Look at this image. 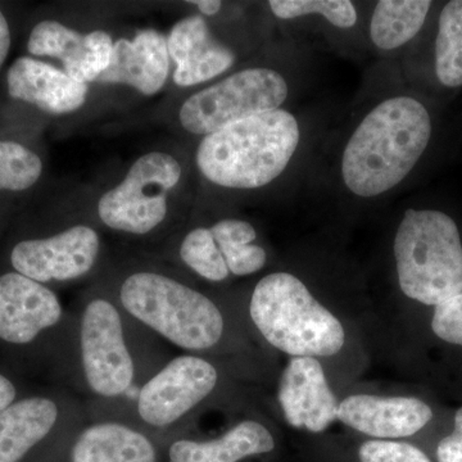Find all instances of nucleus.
Instances as JSON below:
<instances>
[{
	"mask_svg": "<svg viewBox=\"0 0 462 462\" xmlns=\"http://www.w3.org/2000/svg\"><path fill=\"white\" fill-rule=\"evenodd\" d=\"M189 3L196 5L203 16H215L223 8V3L218 2V0H194V2Z\"/></svg>",
	"mask_w": 462,
	"mask_h": 462,
	"instance_id": "2f4dec72",
	"label": "nucleus"
},
{
	"mask_svg": "<svg viewBox=\"0 0 462 462\" xmlns=\"http://www.w3.org/2000/svg\"><path fill=\"white\" fill-rule=\"evenodd\" d=\"M430 7V0H382L370 21L372 42L382 51L402 47L420 32Z\"/></svg>",
	"mask_w": 462,
	"mask_h": 462,
	"instance_id": "412c9836",
	"label": "nucleus"
},
{
	"mask_svg": "<svg viewBox=\"0 0 462 462\" xmlns=\"http://www.w3.org/2000/svg\"><path fill=\"white\" fill-rule=\"evenodd\" d=\"M182 167L165 152L139 157L124 180L103 194L98 215L109 229L144 236L165 221L167 197L181 180Z\"/></svg>",
	"mask_w": 462,
	"mask_h": 462,
	"instance_id": "0eeeda50",
	"label": "nucleus"
},
{
	"mask_svg": "<svg viewBox=\"0 0 462 462\" xmlns=\"http://www.w3.org/2000/svg\"><path fill=\"white\" fill-rule=\"evenodd\" d=\"M72 462H156L153 443L139 431L118 424L91 425L79 436Z\"/></svg>",
	"mask_w": 462,
	"mask_h": 462,
	"instance_id": "aec40b11",
	"label": "nucleus"
},
{
	"mask_svg": "<svg viewBox=\"0 0 462 462\" xmlns=\"http://www.w3.org/2000/svg\"><path fill=\"white\" fill-rule=\"evenodd\" d=\"M17 391L14 383L7 376L0 374V411L16 400Z\"/></svg>",
	"mask_w": 462,
	"mask_h": 462,
	"instance_id": "7c9ffc66",
	"label": "nucleus"
},
{
	"mask_svg": "<svg viewBox=\"0 0 462 462\" xmlns=\"http://www.w3.org/2000/svg\"><path fill=\"white\" fill-rule=\"evenodd\" d=\"M170 60L166 36L153 29L143 30L133 41L115 42L111 63L97 81L129 85L144 96H154L165 87Z\"/></svg>",
	"mask_w": 462,
	"mask_h": 462,
	"instance_id": "f3484780",
	"label": "nucleus"
},
{
	"mask_svg": "<svg viewBox=\"0 0 462 462\" xmlns=\"http://www.w3.org/2000/svg\"><path fill=\"white\" fill-rule=\"evenodd\" d=\"M300 141L297 118L285 109H275L205 136L197 149V166L218 187L258 189L285 171Z\"/></svg>",
	"mask_w": 462,
	"mask_h": 462,
	"instance_id": "f03ea898",
	"label": "nucleus"
},
{
	"mask_svg": "<svg viewBox=\"0 0 462 462\" xmlns=\"http://www.w3.org/2000/svg\"><path fill=\"white\" fill-rule=\"evenodd\" d=\"M214 365L196 356L173 358L148 380L138 396V412L151 427L166 428L193 410L217 384Z\"/></svg>",
	"mask_w": 462,
	"mask_h": 462,
	"instance_id": "1a4fd4ad",
	"label": "nucleus"
},
{
	"mask_svg": "<svg viewBox=\"0 0 462 462\" xmlns=\"http://www.w3.org/2000/svg\"><path fill=\"white\" fill-rule=\"evenodd\" d=\"M430 138V115L419 100H383L346 142L340 165L346 189L361 199L394 189L418 165Z\"/></svg>",
	"mask_w": 462,
	"mask_h": 462,
	"instance_id": "f257e3e1",
	"label": "nucleus"
},
{
	"mask_svg": "<svg viewBox=\"0 0 462 462\" xmlns=\"http://www.w3.org/2000/svg\"><path fill=\"white\" fill-rule=\"evenodd\" d=\"M182 263L206 281L224 282L229 269L211 229L197 227L185 236L180 245Z\"/></svg>",
	"mask_w": 462,
	"mask_h": 462,
	"instance_id": "b1692460",
	"label": "nucleus"
},
{
	"mask_svg": "<svg viewBox=\"0 0 462 462\" xmlns=\"http://www.w3.org/2000/svg\"><path fill=\"white\" fill-rule=\"evenodd\" d=\"M404 294L438 306L462 293V242L454 218L437 209H407L394 238Z\"/></svg>",
	"mask_w": 462,
	"mask_h": 462,
	"instance_id": "20e7f679",
	"label": "nucleus"
},
{
	"mask_svg": "<svg viewBox=\"0 0 462 462\" xmlns=\"http://www.w3.org/2000/svg\"><path fill=\"white\" fill-rule=\"evenodd\" d=\"M249 315L270 345L296 357H328L345 346L342 322L289 273L257 282Z\"/></svg>",
	"mask_w": 462,
	"mask_h": 462,
	"instance_id": "7ed1b4c3",
	"label": "nucleus"
},
{
	"mask_svg": "<svg viewBox=\"0 0 462 462\" xmlns=\"http://www.w3.org/2000/svg\"><path fill=\"white\" fill-rule=\"evenodd\" d=\"M12 35L9 23L2 9H0V69L7 60L9 51H11Z\"/></svg>",
	"mask_w": 462,
	"mask_h": 462,
	"instance_id": "c756f323",
	"label": "nucleus"
},
{
	"mask_svg": "<svg viewBox=\"0 0 462 462\" xmlns=\"http://www.w3.org/2000/svg\"><path fill=\"white\" fill-rule=\"evenodd\" d=\"M439 462H462V407L455 415V430L440 440L437 448Z\"/></svg>",
	"mask_w": 462,
	"mask_h": 462,
	"instance_id": "c85d7f7f",
	"label": "nucleus"
},
{
	"mask_svg": "<svg viewBox=\"0 0 462 462\" xmlns=\"http://www.w3.org/2000/svg\"><path fill=\"white\" fill-rule=\"evenodd\" d=\"M288 91L284 76L275 69H242L189 97L179 120L188 133L207 136L236 121L281 109Z\"/></svg>",
	"mask_w": 462,
	"mask_h": 462,
	"instance_id": "423d86ee",
	"label": "nucleus"
},
{
	"mask_svg": "<svg viewBox=\"0 0 462 462\" xmlns=\"http://www.w3.org/2000/svg\"><path fill=\"white\" fill-rule=\"evenodd\" d=\"M269 5L281 20L320 14L340 29H349L357 23V11L348 0H270Z\"/></svg>",
	"mask_w": 462,
	"mask_h": 462,
	"instance_id": "393cba45",
	"label": "nucleus"
},
{
	"mask_svg": "<svg viewBox=\"0 0 462 462\" xmlns=\"http://www.w3.org/2000/svg\"><path fill=\"white\" fill-rule=\"evenodd\" d=\"M431 329L438 338L462 346V293L436 306Z\"/></svg>",
	"mask_w": 462,
	"mask_h": 462,
	"instance_id": "cd10ccee",
	"label": "nucleus"
},
{
	"mask_svg": "<svg viewBox=\"0 0 462 462\" xmlns=\"http://www.w3.org/2000/svg\"><path fill=\"white\" fill-rule=\"evenodd\" d=\"M62 306L50 288L16 272L0 276V339L32 343L62 318Z\"/></svg>",
	"mask_w": 462,
	"mask_h": 462,
	"instance_id": "f8f14e48",
	"label": "nucleus"
},
{
	"mask_svg": "<svg viewBox=\"0 0 462 462\" xmlns=\"http://www.w3.org/2000/svg\"><path fill=\"white\" fill-rule=\"evenodd\" d=\"M227 269L236 276H247L260 272L266 264V251L254 243H226L217 245Z\"/></svg>",
	"mask_w": 462,
	"mask_h": 462,
	"instance_id": "bb28decb",
	"label": "nucleus"
},
{
	"mask_svg": "<svg viewBox=\"0 0 462 462\" xmlns=\"http://www.w3.org/2000/svg\"><path fill=\"white\" fill-rule=\"evenodd\" d=\"M42 173L41 157L21 143L0 141V193L29 190Z\"/></svg>",
	"mask_w": 462,
	"mask_h": 462,
	"instance_id": "5701e85b",
	"label": "nucleus"
},
{
	"mask_svg": "<svg viewBox=\"0 0 462 462\" xmlns=\"http://www.w3.org/2000/svg\"><path fill=\"white\" fill-rule=\"evenodd\" d=\"M100 239L96 230L75 225L48 238L17 243L11 252L14 272L42 282L81 278L93 269Z\"/></svg>",
	"mask_w": 462,
	"mask_h": 462,
	"instance_id": "9d476101",
	"label": "nucleus"
},
{
	"mask_svg": "<svg viewBox=\"0 0 462 462\" xmlns=\"http://www.w3.org/2000/svg\"><path fill=\"white\" fill-rule=\"evenodd\" d=\"M114 44L105 32L83 33L53 20L39 23L30 32L27 51L36 57L57 58L69 78L88 84L98 80L111 63Z\"/></svg>",
	"mask_w": 462,
	"mask_h": 462,
	"instance_id": "9b49d317",
	"label": "nucleus"
},
{
	"mask_svg": "<svg viewBox=\"0 0 462 462\" xmlns=\"http://www.w3.org/2000/svg\"><path fill=\"white\" fill-rule=\"evenodd\" d=\"M358 457L361 462H431L418 447L394 440H367Z\"/></svg>",
	"mask_w": 462,
	"mask_h": 462,
	"instance_id": "a878e982",
	"label": "nucleus"
},
{
	"mask_svg": "<svg viewBox=\"0 0 462 462\" xmlns=\"http://www.w3.org/2000/svg\"><path fill=\"white\" fill-rule=\"evenodd\" d=\"M275 448L273 434L261 422L245 420L217 439L197 442L181 439L169 449L170 462H238L248 456Z\"/></svg>",
	"mask_w": 462,
	"mask_h": 462,
	"instance_id": "6ab92c4d",
	"label": "nucleus"
},
{
	"mask_svg": "<svg viewBox=\"0 0 462 462\" xmlns=\"http://www.w3.org/2000/svg\"><path fill=\"white\" fill-rule=\"evenodd\" d=\"M7 90L12 98L45 114L67 115L83 107L89 88L50 63L20 57L8 69Z\"/></svg>",
	"mask_w": 462,
	"mask_h": 462,
	"instance_id": "dca6fc26",
	"label": "nucleus"
},
{
	"mask_svg": "<svg viewBox=\"0 0 462 462\" xmlns=\"http://www.w3.org/2000/svg\"><path fill=\"white\" fill-rule=\"evenodd\" d=\"M120 300L133 318L180 348L202 351L223 337L218 307L200 291L162 273H133L121 287Z\"/></svg>",
	"mask_w": 462,
	"mask_h": 462,
	"instance_id": "39448f33",
	"label": "nucleus"
},
{
	"mask_svg": "<svg viewBox=\"0 0 462 462\" xmlns=\"http://www.w3.org/2000/svg\"><path fill=\"white\" fill-rule=\"evenodd\" d=\"M433 418L427 403L413 397L355 394L339 403L337 419L375 438H403L421 430Z\"/></svg>",
	"mask_w": 462,
	"mask_h": 462,
	"instance_id": "2eb2a0df",
	"label": "nucleus"
},
{
	"mask_svg": "<svg viewBox=\"0 0 462 462\" xmlns=\"http://www.w3.org/2000/svg\"><path fill=\"white\" fill-rule=\"evenodd\" d=\"M285 420L297 430L321 433L336 420L338 401L314 357H293L282 374L278 392Z\"/></svg>",
	"mask_w": 462,
	"mask_h": 462,
	"instance_id": "ddd939ff",
	"label": "nucleus"
},
{
	"mask_svg": "<svg viewBox=\"0 0 462 462\" xmlns=\"http://www.w3.org/2000/svg\"><path fill=\"white\" fill-rule=\"evenodd\" d=\"M166 39L170 58L176 63L173 81L179 87L206 83L236 62V54L212 35L205 17L199 14L182 18Z\"/></svg>",
	"mask_w": 462,
	"mask_h": 462,
	"instance_id": "4468645a",
	"label": "nucleus"
},
{
	"mask_svg": "<svg viewBox=\"0 0 462 462\" xmlns=\"http://www.w3.org/2000/svg\"><path fill=\"white\" fill-rule=\"evenodd\" d=\"M58 406L45 397L14 401L0 411V462H18L44 439L58 420Z\"/></svg>",
	"mask_w": 462,
	"mask_h": 462,
	"instance_id": "a211bd4d",
	"label": "nucleus"
},
{
	"mask_svg": "<svg viewBox=\"0 0 462 462\" xmlns=\"http://www.w3.org/2000/svg\"><path fill=\"white\" fill-rule=\"evenodd\" d=\"M436 72L438 80L445 87H462V0L447 3L440 12Z\"/></svg>",
	"mask_w": 462,
	"mask_h": 462,
	"instance_id": "4be33fe9",
	"label": "nucleus"
},
{
	"mask_svg": "<svg viewBox=\"0 0 462 462\" xmlns=\"http://www.w3.org/2000/svg\"><path fill=\"white\" fill-rule=\"evenodd\" d=\"M81 360L89 387L103 397H117L132 387L135 369L120 312L97 298L85 307L80 328Z\"/></svg>",
	"mask_w": 462,
	"mask_h": 462,
	"instance_id": "6e6552de",
	"label": "nucleus"
}]
</instances>
